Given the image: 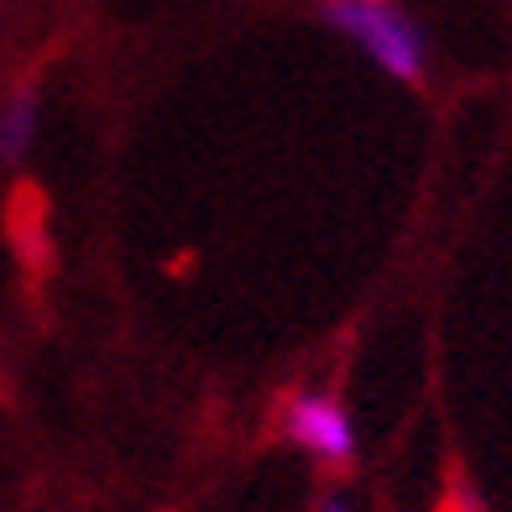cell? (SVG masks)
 <instances>
[{
	"label": "cell",
	"mask_w": 512,
	"mask_h": 512,
	"mask_svg": "<svg viewBox=\"0 0 512 512\" xmlns=\"http://www.w3.org/2000/svg\"><path fill=\"white\" fill-rule=\"evenodd\" d=\"M314 512H356V507H351V502H345V497H340V492H324V497H319V507H314Z\"/></svg>",
	"instance_id": "4"
},
{
	"label": "cell",
	"mask_w": 512,
	"mask_h": 512,
	"mask_svg": "<svg viewBox=\"0 0 512 512\" xmlns=\"http://www.w3.org/2000/svg\"><path fill=\"white\" fill-rule=\"evenodd\" d=\"M319 16L340 37H351L382 74H392L398 84H424L429 42L403 6H392V0H324Z\"/></svg>",
	"instance_id": "1"
},
{
	"label": "cell",
	"mask_w": 512,
	"mask_h": 512,
	"mask_svg": "<svg viewBox=\"0 0 512 512\" xmlns=\"http://www.w3.org/2000/svg\"><path fill=\"white\" fill-rule=\"evenodd\" d=\"M283 439L298 445L304 455H314L319 465H356L361 445H356V429H351V413H345L335 398H324V392H298L288 398L283 408Z\"/></svg>",
	"instance_id": "2"
},
{
	"label": "cell",
	"mask_w": 512,
	"mask_h": 512,
	"mask_svg": "<svg viewBox=\"0 0 512 512\" xmlns=\"http://www.w3.org/2000/svg\"><path fill=\"white\" fill-rule=\"evenodd\" d=\"M37 126H42V84L37 79H21L6 105H0V162L6 168H21L37 142Z\"/></svg>",
	"instance_id": "3"
}]
</instances>
